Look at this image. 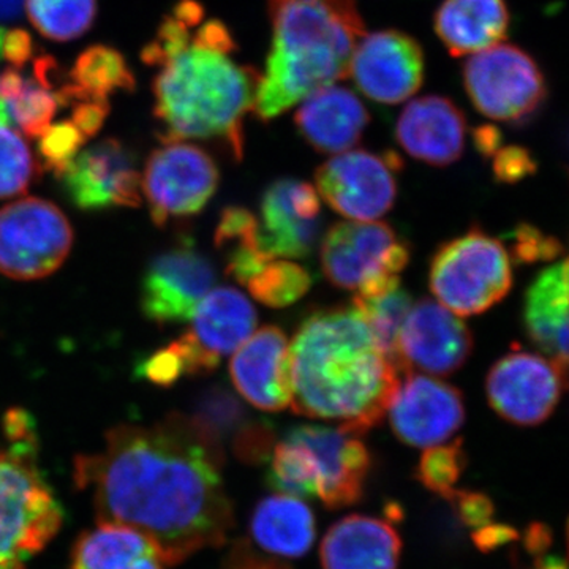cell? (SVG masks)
I'll return each instance as SVG.
<instances>
[{
    "instance_id": "1",
    "label": "cell",
    "mask_w": 569,
    "mask_h": 569,
    "mask_svg": "<svg viewBox=\"0 0 569 569\" xmlns=\"http://www.w3.org/2000/svg\"><path fill=\"white\" fill-rule=\"evenodd\" d=\"M220 470V447L192 419L173 417L116 427L102 451L78 456L74 481L91 496L100 522L141 531L174 567L224 545L233 529Z\"/></svg>"
},
{
    "instance_id": "2",
    "label": "cell",
    "mask_w": 569,
    "mask_h": 569,
    "mask_svg": "<svg viewBox=\"0 0 569 569\" xmlns=\"http://www.w3.org/2000/svg\"><path fill=\"white\" fill-rule=\"evenodd\" d=\"M399 372L353 306L320 309L290 342L291 408L361 437L387 415Z\"/></svg>"
},
{
    "instance_id": "3",
    "label": "cell",
    "mask_w": 569,
    "mask_h": 569,
    "mask_svg": "<svg viewBox=\"0 0 569 569\" xmlns=\"http://www.w3.org/2000/svg\"><path fill=\"white\" fill-rule=\"evenodd\" d=\"M238 44L222 21L197 31L144 63L159 69L153 80V114L164 142L216 140L236 160L244 156V119L253 112L260 74L234 61Z\"/></svg>"
},
{
    "instance_id": "4",
    "label": "cell",
    "mask_w": 569,
    "mask_h": 569,
    "mask_svg": "<svg viewBox=\"0 0 569 569\" xmlns=\"http://www.w3.org/2000/svg\"><path fill=\"white\" fill-rule=\"evenodd\" d=\"M271 50L253 112L268 122L350 74L366 36L355 0H268Z\"/></svg>"
},
{
    "instance_id": "5",
    "label": "cell",
    "mask_w": 569,
    "mask_h": 569,
    "mask_svg": "<svg viewBox=\"0 0 569 569\" xmlns=\"http://www.w3.org/2000/svg\"><path fill=\"white\" fill-rule=\"evenodd\" d=\"M370 462L361 438L343 427L296 426L272 448L268 481L277 493L347 508L361 500Z\"/></svg>"
},
{
    "instance_id": "6",
    "label": "cell",
    "mask_w": 569,
    "mask_h": 569,
    "mask_svg": "<svg viewBox=\"0 0 569 569\" xmlns=\"http://www.w3.org/2000/svg\"><path fill=\"white\" fill-rule=\"evenodd\" d=\"M0 448V569H26L62 526V509L37 467L31 419L11 410Z\"/></svg>"
},
{
    "instance_id": "7",
    "label": "cell",
    "mask_w": 569,
    "mask_h": 569,
    "mask_svg": "<svg viewBox=\"0 0 569 569\" xmlns=\"http://www.w3.org/2000/svg\"><path fill=\"white\" fill-rule=\"evenodd\" d=\"M190 320L189 331L140 362L138 377L168 387L183 376L212 372L253 335L258 318L246 295L220 287L204 296Z\"/></svg>"
},
{
    "instance_id": "8",
    "label": "cell",
    "mask_w": 569,
    "mask_h": 569,
    "mask_svg": "<svg viewBox=\"0 0 569 569\" xmlns=\"http://www.w3.org/2000/svg\"><path fill=\"white\" fill-rule=\"evenodd\" d=\"M429 284L441 306L456 316H479L511 291V257L500 239L471 228L438 247Z\"/></svg>"
},
{
    "instance_id": "9",
    "label": "cell",
    "mask_w": 569,
    "mask_h": 569,
    "mask_svg": "<svg viewBox=\"0 0 569 569\" xmlns=\"http://www.w3.org/2000/svg\"><path fill=\"white\" fill-rule=\"evenodd\" d=\"M410 247L385 222H339L321 242V269L340 290L358 296L380 293L400 283Z\"/></svg>"
},
{
    "instance_id": "10",
    "label": "cell",
    "mask_w": 569,
    "mask_h": 569,
    "mask_svg": "<svg viewBox=\"0 0 569 569\" xmlns=\"http://www.w3.org/2000/svg\"><path fill=\"white\" fill-rule=\"evenodd\" d=\"M462 77L468 99L493 121H530L548 99L545 73L529 52L515 44L498 43L471 56Z\"/></svg>"
},
{
    "instance_id": "11",
    "label": "cell",
    "mask_w": 569,
    "mask_h": 569,
    "mask_svg": "<svg viewBox=\"0 0 569 569\" xmlns=\"http://www.w3.org/2000/svg\"><path fill=\"white\" fill-rule=\"evenodd\" d=\"M73 244V230L58 206L24 198L0 209V272L37 280L61 268Z\"/></svg>"
},
{
    "instance_id": "12",
    "label": "cell",
    "mask_w": 569,
    "mask_h": 569,
    "mask_svg": "<svg viewBox=\"0 0 569 569\" xmlns=\"http://www.w3.org/2000/svg\"><path fill=\"white\" fill-rule=\"evenodd\" d=\"M402 168L395 151L342 152L318 168V193L340 216L373 222L395 206Z\"/></svg>"
},
{
    "instance_id": "13",
    "label": "cell",
    "mask_w": 569,
    "mask_h": 569,
    "mask_svg": "<svg viewBox=\"0 0 569 569\" xmlns=\"http://www.w3.org/2000/svg\"><path fill=\"white\" fill-rule=\"evenodd\" d=\"M220 173L208 152L182 141L164 142L149 157L141 189L157 224L197 216L219 187Z\"/></svg>"
},
{
    "instance_id": "14",
    "label": "cell",
    "mask_w": 569,
    "mask_h": 569,
    "mask_svg": "<svg viewBox=\"0 0 569 569\" xmlns=\"http://www.w3.org/2000/svg\"><path fill=\"white\" fill-rule=\"evenodd\" d=\"M567 388V367L530 351H509L486 378L492 410L516 426H538L550 418Z\"/></svg>"
},
{
    "instance_id": "15",
    "label": "cell",
    "mask_w": 569,
    "mask_h": 569,
    "mask_svg": "<svg viewBox=\"0 0 569 569\" xmlns=\"http://www.w3.org/2000/svg\"><path fill=\"white\" fill-rule=\"evenodd\" d=\"M473 351L468 326L447 307L425 298L411 306L397 337L399 370L429 376H451L466 365Z\"/></svg>"
},
{
    "instance_id": "16",
    "label": "cell",
    "mask_w": 569,
    "mask_h": 569,
    "mask_svg": "<svg viewBox=\"0 0 569 569\" xmlns=\"http://www.w3.org/2000/svg\"><path fill=\"white\" fill-rule=\"evenodd\" d=\"M350 74L373 102L402 103L425 82V51L419 41L397 29L367 33L356 47Z\"/></svg>"
},
{
    "instance_id": "17",
    "label": "cell",
    "mask_w": 569,
    "mask_h": 569,
    "mask_svg": "<svg viewBox=\"0 0 569 569\" xmlns=\"http://www.w3.org/2000/svg\"><path fill=\"white\" fill-rule=\"evenodd\" d=\"M216 269L192 244H182L153 258L141 282V310L159 325L192 318L216 282Z\"/></svg>"
},
{
    "instance_id": "18",
    "label": "cell",
    "mask_w": 569,
    "mask_h": 569,
    "mask_svg": "<svg viewBox=\"0 0 569 569\" xmlns=\"http://www.w3.org/2000/svg\"><path fill=\"white\" fill-rule=\"evenodd\" d=\"M58 178L71 203L84 211L141 204V176L134 157L114 138L78 152Z\"/></svg>"
},
{
    "instance_id": "19",
    "label": "cell",
    "mask_w": 569,
    "mask_h": 569,
    "mask_svg": "<svg viewBox=\"0 0 569 569\" xmlns=\"http://www.w3.org/2000/svg\"><path fill=\"white\" fill-rule=\"evenodd\" d=\"M392 432L402 443L430 448L455 436L466 421L462 392L447 381L408 373L388 411Z\"/></svg>"
},
{
    "instance_id": "20",
    "label": "cell",
    "mask_w": 569,
    "mask_h": 569,
    "mask_svg": "<svg viewBox=\"0 0 569 569\" xmlns=\"http://www.w3.org/2000/svg\"><path fill=\"white\" fill-rule=\"evenodd\" d=\"M258 241L271 258L301 260L316 249L321 231V206L310 183L277 179L261 198Z\"/></svg>"
},
{
    "instance_id": "21",
    "label": "cell",
    "mask_w": 569,
    "mask_h": 569,
    "mask_svg": "<svg viewBox=\"0 0 569 569\" xmlns=\"http://www.w3.org/2000/svg\"><path fill=\"white\" fill-rule=\"evenodd\" d=\"M230 376L239 395L263 411L291 406L290 342L279 326H264L234 351Z\"/></svg>"
},
{
    "instance_id": "22",
    "label": "cell",
    "mask_w": 569,
    "mask_h": 569,
    "mask_svg": "<svg viewBox=\"0 0 569 569\" xmlns=\"http://www.w3.org/2000/svg\"><path fill=\"white\" fill-rule=\"evenodd\" d=\"M467 119L448 97H419L407 104L396 123L400 148L426 164L448 167L466 149Z\"/></svg>"
},
{
    "instance_id": "23",
    "label": "cell",
    "mask_w": 569,
    "mask_h": 569,
    "mask_svg": "<svg viewBox=\"0 0 569 569\" xmlns=\"http://www.w3.org/2000/svg\"><path fill=\"white\" fill-rule=\"evenodd\" d=\"M302 102L296 111L295 126L317 152L350 151L361 140L370 122L365 103L342 86H326Z\"/></svg>"
},
{
    "instance_id": "24",
    "label": "cell",
    "mask_w": 569,
    "mask_h": 569,
    "mask_svg": "<svg viewBox=\"0 0 569 569\" xmlns=\"http://www.w3.org/2000/svg\"><path fill=\"white\" fill-rule=\"evenodd\" d=\"M402 539L395 527L370 516H347L321 541L323 569H397Z\"/></svg>"
},
{
    "instance_id": "25",
    "label": "cell",
    "mask_w": 569,
    "mask_h": 569,
    "mask_svg": "<svg viewBox=\"0 0 569 569\" xmlns=\"http://www.w3.org/2000/svg\"><path fill=\"white\" fill-rule=\"evenodd\" d=\"M511 13L505 0H443L433 14V29L449 54L462 58L501 43Z\"/></svg>"
},
{
    "instance_id": "26",
    "label": "cell",
    "mask_w": 569,
    "mask_h": 569,
    "mask_svg": "<svg viewBox=\"0 0 569 569\" xmlns=\"http://www.w3.org/2000/svg\"><path fill=\"white\" fill-rule=\"evenodd\" d=\"M523 326L531 342L568 366V261L552 264L531 282L523 302Z\"/></svg>"
},
{
    "instance_id": "27",
    "label": "cell",
    "mask_w": 569,
    "mask_h": 569,
    "mask_svg": "<svg viewBox=\"0 0 569 569\" xmlns=\"http://www.w3.org/2000/svg\"><path fill=\"white\" fill-rule=\"evenodd\" d=\"M249 531L250 545L269 557L299 559L316 541V516L302 498L276 493L257 505Z\"/></svg>"
},
{
    "instance_id": "28",
    "label": "cell",
    "mask_w": 569,
    "mask_h": 569,
    "mask_svg": "<svg viewBox=\"0 0 569 569\" xmlns=\"http://www.w3.org/2000/svg\"><path fill=\"white\" fill-rule=\"evenodd\" d=\"M164 565L159 548L141 531L100 522L74 542L70 569H164Z\"/></svg>"
},
{
    "instance_id": "29",
    "label": "cell",
    "mask_w": 569,
    "mask_h": 569,
    "mask_svg": "<svg viewBox=\"0 0 569 569\" xmlns=\"http://www.w3.org/2000/svg\"><path fill=\"white\" fill-rule=\"evenodd\" d=\"M70 81L58 89L61 107L77 102H108L116 92H132L133 71L121 52L114 48L96 44L82 52L69 74Z\"/></svg>"
},
{
    "instance_id": "30",
    "label": "cell",
    "mask_w": 569,
    "mask_h": 569,
    "mask_svg": "<svg viewBox=\"0 0 569 569\" xmlns=\"http://www.w3.org/2000/svg\"><path fill=\"white\" fill-rule=\"evenodd\" d=\"M0 99L6 103L13 126L29 138L40 137L51 126L61 108L58 93L36 77H26L18 69L0 73Z\"/></svg>"
},
{
    "instance_id": "31",
    "label": "cell",
    "mask_w": 569,
    "mask_h": 569,
    "mask_svg": "<svg viewBox=\"0 0 569 569\" xmlns=\"http://www.w3.org/2000/svg\"><path fill=\"white\" fill-rule=\"evenodd\" d=\"M411 296L402 287L395 284L388 290L369 296L355 295L353 307L372 329L377 342L385 353L396 362L397 337L410 312Z\"/></svg>"
},
{
    "instance_id": "32",
    "label": "cell",
    "mask_w": 569,
    "mask_h": 569,
    "mask_svg": "<svg viewBox=\"0 0 569 569\" xmlns=\"http://www.w3.org/2000/svg\"><path fill=\"white\" fill-rule=\"evenodd\" d=\"M29 20L47 39L69 41L91 29L97 0H26Z\"/></svg>"
},
{
    "instance_id": "33",
    "label": "cell",
    "mask_w": 569,
    "mask_h": 569,
    "mask_svg": "<svg viewBox=\"0 0 569 569\" xmlns=\"http://www.w3.org/2000/svg\"><path fill=\"white\" fill-rule=\"evenodd\" d=\"M312 274L305 266L272 258L244 284L261 305L283 309L305 298L312 287Z\"/></svg>"
},
{
    "instance_id": "34",
    "label": "cell",
    "mask_w": 569,
    "mask_h": 569,
    "mask_svg": "<svg viewBox=\"0 0 569 569\" xmlns=\"http://www.w3.org/2000/svg\"><path fill=\"white\" fill-rule=\"evenodd\" d=\"M204 437L217 447L223 438L236 436L247 422L246 408L230 391L212 388L200 397L193 417H190Z\"/></svg>"
},
{
    "instance_id": "35",
    "label": "cell",
    "mask_w": 569,
    "mask_h": 569,
    "mask_svg": "<svg viewBox=\"0 0 569 569\" xmlns=\"http://www.w3.org/2000/svg\"><path fill=\"white\" fill-rule=\"evenodd\" d=\"M10 123H0V198L24 193L39 174L28 142Z\"/></svg>"
},
{
    "instance_id": "36",
    "label": "cell",
    "mask_w": 569,
    "mask_h": 569,
    "mask_svg": "<svg viewBox=\"0 0 569 569\" xmlns=\"http://www.w3.org/2000/svg\"><path fill=\"white\" fill-rule=\"evenodd\" d=\"M467 455L462 440L449 445L427 448L419 459L417 479L427 490L448 498L455 493L456 485L467 467Z\"/></svg>"
},
{
    "instance_id": "37",
    "label": "cell",
    "mask_w": 569,
    "mask_h": 569,
    "mask_svg": "<svg viewBox=\"0 0 569 569\" xmlns=\"http://www.w3.org/2000/svg\"><path fill=\"white\" fill-rule=\"evenodd\" d=\"M41 164L56 176L66 170L67 164L78 156L88 138L71 121L51 123L39 138Z\"/></svg>"
},
{
    "instance_id": "38",
    "label": "cell",
    "mask_w": 569,
    "mask_h": 569,
    "mask_svg": "<svg viewBox=\"0 0 569 569\" xmlns=\"http://www.w3.org/2000/svg\"><path fill=\"white\" fill-rule=\"evenodd\" d=\"M511 252L520 264H535L552 261L565 253L559 239L546 234L545 231L530 223H520L511 233Z\"/></svg>"
},
{
    "instance_id": "39",
    "label": "cell",
    "mask_w": 569,
    "mask_h": 569,
    "mask_svg": "<svg viewBox=\"0 0 569 569\" xmlns=\"http://www.w3.org/2000/svg\"><path fill=\"white\" fill-rule=\"evenodd\" d=\"M492 171L498 182L516 183L537 173L533 153L522 146L500 148L492 156Z\"/></svg>"
},
{
    "instance_id": "40",
    "label": "cell",
    "mask_w": 569,
    "mask_h": 569,
    "mask_svg": "<svg viewBox=\"0 0 569 569\" xmlns=\"http://www.w3.org/2000/svg\"><path fill=\"white\" fill-rule=\"evenodd\" d=\"M233 448L239 459L261 463L274 448V432L266 422L247 421L234 436Z\"/></svg>"
},
{
    "instance_id": "41",
    "label": "cell",
    "mask_w": 569,
    "mask_h": 569,
    "mask_svg": "<svg viewBox=\"0 0 569 569\" xmlns=\"http://www.w3.org/2000/svg\"><path fill=\"white\" fill-rule=\"evenodd\" d=\"M448 500L456 508V515L462 520L463 526L473 530L488 526L496 515L493 501L486 493L456 489Z\"/></svg>"
},
{
    "instance_id": "42",
    "label": "cell",
    "mask_w": 569,
    "mask_h": 569,
    "mask_svg": "<svg viewBox=\"0 0 569 569\" xmlns=\"http://www.w3.org/2000/svg\"><path fill=\"white\" fill-rule=\"evenodd\" d=\"M33 43L31 36L22 29H6L0 40V61H7L13 69H21L31 61Z\"/></svg>"
},
{
    "instance_id": "43",
    "label": "cell",
    "mask_w": 569,
    "mask_h": 569,
    "mask_svg": "<svg viewBox=\"0 0 569 569\" xmlns=\"http://www.w3.org/2000/svg\"><path fill=\"white\" fill-rule=\"evenodd\" d=\"M73 107V118L70 119L86 138H91L102 129L104 119L110 112L108 102H77Z\"/></svg>"
},
{
    "instance_id": "44",
    "label": "cell",
    "mask_w": 569,
    "mask_h": 569,
    "mask_svg": "<svg viewBox=\"0 0 569 569\" xmlns=\"http://www.w3.org/2000/svg\"><path fill=\"white\" fill-rule=\"evenodd\" d=\"M471 538L481 552L489 553L519 539V531L507 523L490 522L481 529L473 530Z\"/></svg>"
},
{
    "instance_id": "45",
    "label": "cell",
    "mask_w": 569,
    "mask_h": 569,
    "mask_svg": "<svg viewBox=\"0 0 569 569\" xmlns=\"http://www.w3.org/2000/svg\"><path fill=\"white\" fill-rule=\"evenodd\" d=\"M227 569H291L274 557L260 556L249 542H241L231 552Z\"/></svg>"
},
{
    "instance_id": "46",
    "label": "cell",
    "mask_w": 569,
    "mask_h": 569,
    "mask_svg": "<svg viewBox=\"0 0 569 569\" xmlns=\"http://www.w3.org/2000/svg\"><path fill=\"white\" fill-rule=\"evenodd\" d=\"M550 545H552V531L545 523H531L526 535H523V546H526L527 552L535 557V559L545 556Z\"/></svg>"
},
{
    "instance_id": "47",
    "label": "cell",
    "mask_w": 569,
    "mask_h": 569,
    "mask_svg": "<svg viewBox=\"0 0 569 569\" xmlns=\"http://www.w3.org/2000/svg\"><path fill=\"white\" fill-rule=\"evenodd\" d=\"M503 134L496 126H479L473 132V142L477 151L485 157H492L501 148Z\"/></svg>"
},
{
    "instance_id": "48",
    "label": "cell",
    "mask_w": 569,
    "mask_h": 569,
    "mask_svg": "<svg viewBox=\"0 0 569 569\" xmlns=\"http://www.w3.org/2000/svg\"><path fill=\"white\" fill-rule=\"evenodd\" d=\"M24 0H0V21L17 20Z\"/></svg>"
},
{
    "instance_id": "49",
    "label": "cell",
    "mask_w": 569,
    "mask_h": 569,
    "mask_svg": "<svg viewBox=\"0 0 569 569\" xmlns=\"http://www.w3.org/2000/svg\"><path fill=\"white\" fill-rule=\"evenodd\" d=\"M535 569H568L567 561L560 559V557L541 556L538 557Z\"/></svg>"
},
{
    "instance_id": "50",
    "label": "cell",
    "mask_w": 569,
    "mask_h": 569,
    "mask_svg": "<svg viewBox=\"0 0 569 569\" xmlns=\"http://www.w3.org/2000/svg\"><path fill=\"white\" fill-rule=\"evenodd\" d=\"M0 123H10V126H13V123H11L9 111H7L6 103L2 102V99H0Z\"/></svg>"
}]
</instances>
